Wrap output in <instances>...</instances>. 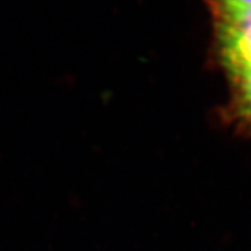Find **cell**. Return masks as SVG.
Masks as SVG:
<instances>
[{"label":"cell","mask_w":251,"mask_h":251,"mask_svg":"<svg viewBox=\"0 0 251 251\" xmlns=\"http://www.w3.org/2000/svg\"><path fill=\"white\" fill-rule=\"evenodd\" d=\"M218 35L226 67L233 78L251 72V0L216 5Z\"/></svg>","instance_id":"1"},{"label":"cell","mask_w":251,"mask_h":251,"mask_svg":"<svg viewBox=\"0 0 251 251\" xmlns=\"http://www.w3.org/2000/svg\"><path fill=\"white\" fill-rule=\"evenodd\" d=\"M234 80L237 84L240 101L242 103L243 111L251 117V72L234 78Z\"/></svg>","instance_id":"2"}]
</instances>
